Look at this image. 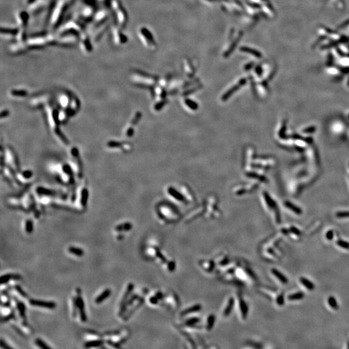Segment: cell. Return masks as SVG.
<instances>
[{"label":"cell","mask_w":349,"mask_h":349,"mask_svg":"<svg viewBox=\"0 0 349 349\" xmlns=\"http://www.w3.org/2000/svg\"><path fill=\"white\" fill-rule=\"evenodd\" d=\"M34 230L33 222L30 219H27L25 222V231L27 233H32Z\"/></svg>","instance_id":"obj_32"},{"label":"cell","mask_w":349,"mask_h":349,"mask_svg":"<svg viewBox=\"0 0 349 349\" xmlns=\"http://www.w3.org/2000/svg\"><path fill=\"white\" fill-rule=\"evenodd\" d=\"M40 1H41V0H24V2H25V4L29 7V6H30L33 4H35V3H37Z\"/></svg>","instance_id":"obj_43"},{"label":"cell","mask_w":349,"mask_h":349,"mask_svg":"<svg viewBox=\"0 0 349 349\" xmlns=\"http://www.w3.org/2000/svg\"><path fill=\"white\" fill-rule=\"evenodd\" d=\"M104 343V341L102 340H91L86 342L84 344V346L85 348H92V347H97L102 345Z\"/></svg>","instance_id":"obj_24"},{"label":"cell","mask_w":349,"mask_h":349,"mask_svg":"<svg viewBox=\"0 0 349 349\" xmlns=\"http://www.w3.org/2000/svg\"><path fill=\"white\" fill-rule=\"evenodd\" d=\"M29 302L30 305L32 306L42 307L47 309H54L56 306V303L53 301H46L38 300V299H30Z\"/></svg>","instance_id":"obj_14"},{"label":"cell","mask_w":349,"mask_h":349,"mask_svg":"<svg viewBox=\"0 0 349 349\" xmlns=\"http://www.w3.org/2000/svg\"><path fill=\"white\" fill-rule=\"evenodd\" d=\"M56 35L53 33L41 34L27 38L23 42H16L9 47V51L14 54H19L29 51L41 49L49 46H56Z\"/></svg>","instance_id":"obj_1"},{"label":"cell","mask_w":349,"mask_h":349,"mask_svg":"<svg viewBox=\"0 0 349 349\" xmlns=\"http://www.w3.org/2000/svg\"><path fill=\"white\" fill-rule=\"evenodd\" d=\"M95 1L97 2H109V0H95Z\"/></svg>","instance_id":"obj_49"},{"label":"cell","mask_w":349,"mask_h":349,"mask_svg":"<svg viewBox=\"0 0 349 349\" xmlns=\"http://www.w3.org/2000/svg\"><path fill=\"white\" fill-rule=\"evenodd\" d=\"M300 282L305 286L307 289L310 290H313L315 288L314 285L310 281H309L308 279L305 278V277H301L300 278Z\"/></svg>","instance_id":"obj_27"},{"label":"cell","mask_w":349,"mask_h":349,"mask_svg":"<svg viewBox=\"0 0 349 349\" xmlns=\"http://www.w3.org/2000/svg\"><path fill=\"white\" fill-rule=\"evenodd\" d=\"M281 231H282V232H283L284 234H285V235H287V234L288 233V232H290L289 230H287L286 229H284V228L282 229V230H281Z\"/></svg>","instance_id":"obj_48"},{"label":"cell","mask_w":349,"mask_h":349,"mask_svg":"<svg viewBox=\"0 0 349 349\" xmlns=\"http://www.w3.org/2000/svg\"><path fill=\"white\" fill-rule=\"evenodd\" d=\"M201 310V306L200 305H195L194 306H193L192 307H190L189 308H188L186 310H185L183 313H182V316H186V315L188 314H190L191 313H194V312H199Z\"/></svg>","instance_id":"obj_28"},{"label":"cell","mask_w":349,"mask_h":349,"mask_svg":"<svg viewBox=\"0 0 349 349\" xmlns=\"http://www.w3.org/2000/svg\"><path fill=\"white\" fill-rule=\"evenodd\" d=\"M93 41L91 36H90L89 34L87 33L86 30L80 34L78 43H79L81 51L84 54H89L93 52Z\"/></svg>","instance_id":"obj_9"},{"label":"cell","mask_w":349,"mask_h":349,"mask_svg":"<svg viewBox=\"0 0 349 349\" xmlns=\"http://www.w3.org/2000/svg\"><path fill=\"white\" fill-rule=\"evenodd\" d=\"M109 13L107 9H106V8H101L97 9L93 20L89 24L88 27L89 31L91 32L95 28L107 23V22L109 21Z\"/></svg>","instance_id":"obj_8"},{"label":"cell","mask_w":349,"mask_h":349,"mask_svg":"<svg viewBox=\"0 0 349 349\" xmlns=\"http://www.w3.org/2000/svg\"><path fill=\"white\" fill-rule=\"evenodd\" d=\"M27 94V91L25 90H22V89H14L12 90V91H10V95L13 96H16V97H22V96H25Z\"/></svg>","instance_id":"obj_29"},{"label":"cell","mask_w":349,"mask_h":349,"mask_svg":"<svg viewBox=\"0 0 349 349\" xmlns=\"http://www.w3.org/2000/svg\"><path fill=\"white\" fill-rule=\"evenodd\" d=\"M85 25L80 20L74 18L65 21L64 24H62L58 29L57 33L71 32L76 34L79 36L80 33L85 30Z\"/></svg>","instance_id":"obj_6"},{"label":"cell","mask_w":349,"mask_h":349,"mask_svg":"<svg viewBox=\"0 0 349 349\" xmlns=\"http://www.w3.org/2000/svg\"><path fill=\"white\" fill-rule=\"evenodd\" d=\"M35 343L37 346H38L40 348H44V349H49L51 348L50 346H49L46 343H45L42 340H41L40 338H37L35 340Z\"/></svg>","instance_id":"obj_34"},{"label":"cell","mask_w":349,"mask_h":349,"mask_svg":"<svg viewBox=\"0 0 349 349\" xmlns=\"http://www.w3.org/2000/svg\"><path fill=\"white\" fill-rule=\"evenodd\" d=\"M14 288L16 290V291L18 292V293H19L22 297H25V298H27V297H28V295L27 294L26 292L23 290V288H22L19 285H15Z\"/></svg>","instance_id":"obj_35"},{"label":"cell","mask_w":349,"mask_h":349,"mask_svg":"<svg viewBox=\"0 0 349 349\" xmlns=\"http://www.w3.org/2000/svg\"><path fill=\"white\" fill-rule=\"evenodd\" d=\"M111 290L109 288L106 289L95 299V303L96 304L102 303L103 301H104L106 299H107L111 296Z\"/></svg>","instance_id":"obj_15"},{"label":"cell","mask_w":349,"mask_h":349,"mask_svg":"<svg viewBox=\"0 0 349 349\" xmlns=\"http://www.w3.org/2000/svg\"><path fill=\"white\" fill-rule=\"evenodd\" d=\"M199 321V319H196V318H192V319H188L187 321H186V324L188 326H194L195 324L197 323Z\"/></svg>","instance_id":"obj_39"},{"label":"cell","mask_w":349,"mask_h":349,"mask_svg":"<svg viewBox=\"0 0 349 349\" xmlns=\"http://www.w3.org/2000/svg\"><path fill=\"white\" fill-rule=\"evenodd\" d=\"M264 198H265V200H266V204H267L268 206L270 208L274 209V210H275V209H277L278 208L277 205L276 204V202L272 199V198L270 197V195H268L267 193L264 192Z\"/></svg>","instance_id":"obj_21"},{"label":"cell","mask_w":349,"mask_h":349,"mask_svg":"<svg viewBox=\"0 0 349 349\" xmlns=\"http://www.w3.org/2000/svg\"><path fill=\"white\" fill-rule=\"evenodd\" d=\"M133 288H134V285H133V283H129L128 285V286H127V289H126V290L125 294H124V295H123V298H122V301H121V303H120V307H122V306H123V305H125L126 303V301H127L128 299V298L129 297L130 294H131V292L133 291Z\"/></svg>","instance_id":"obj_17"},{"label":"cell","mask_w":349,"mask_h":349,"mask_svg":"<svg viewBox=\"0 0 349 349\" xmlns=\"http://www.w3.org/2000/svg\"><path fill=\"white\" fill-rule=\"evenodd\" d=\"M95 4L96 3L94 2L88 3L87 1L85 2L84 4L80 6L79 10L78 11V18L76 19L82 21L85 25L87 23L88 24H89L93 20L95 14L97 10V9H96Z\"/></svg>","instance_id":"obj_5"},{"label":"cell","mask_w":349,"mask_h":349,"mask_svg":"<svg viewBox=\"0 0 349 349\" xmlns=\"http://www.w3.org/2000/svg\"><path fill=\"white\" fill-rule=\"evenodd\" d=\"M328 303H329V305L334 310H337L339 308L338 305H337V303L336 299L333 297V296H330L329 299H328Z\"/></svg>","instance_id":"obj_33"},{"label":"cell","mask_w":349,"mask_h":349,"mask_svg":"<svg viewBox=\"0 0 349 349\" xmlns=\"http://www.w3.org/2000/svg\"><path fill=\"white\" fill-rule=\"evenodd\" d=\"M271 271H272V273L278 279H279L281 281V283H283V284H287L288 283V279L283 274H282L280 272H279L277 270H276L275 268H273V269H272Z\"/></svg>","instance_id":"obj_22"},{"label":"cell","mask_w":349,"mask_h":349,"mask_svg":"<svg viewBox=\"0 0 349 349\" xmlns=\"http://www.w3.org/2000/svg\"><path fill=\"white\" fill-rule=\"evenodd\" d=\"M285 205L286 208H288V209H290V210H292V211H294V213H296V214L297 215H301L302 213V210L301 208H299V207H297V206L294 205V204H292V202L286 201L285 202Z\"/></svg>","instance_id":"obj_25"},{"label":"cell","mask_w":349,"mask_h":349,"mask_svg":"<svg viewBox=\"0 0 349 349\" xmlns=\"http://www.w3.org/2000/svg\"><path fill=\"white\" fill-rule=\"evenodd\" d=\"M239 310H240L241 316L243 319H246L247 316V313H248V308H247L246 304L242 298L239 299Z\"/></svg>","instance_id":"obj_19"},{"label":"cell","mask_w":349,"mask_h":349,"mask_svg":"<svg viewBox=\"0 0 349 349\" xmlns=\"http://www.w3.org/2000/svg\"><path fill=\"white\" fill-rule=\"evenodd\" d=\"M12 318H14V314L13 313H12V314H8V316H5V317L3 318H2V322L7 321H8V320L11 319H12Z\"/></svg>","instance_id":"obj_45"},{"label":"cell","mask_w":349,"mask_h":349,"mask_svg":"<svg viewBox=\"0 0 349 349\" xmlns=\"http://www.w3.org/2000/svg\"><path fill=\"white\" fill-rule=\"evenodd\" d=\"M0 345H1V347H2V348H5V349H7V348H8V349L12 348L10 347L9 346H8V345H7V343L3 341V339L1 340V343H0Z\"/></svg>","instance_id":"obj_47"},{"label":"cell","mask_w":349,"mask_h":349,"mask_svg":"<svg viewBox=\"0 0 349 349\" xmlns=\"http://www.w3.org/2000/svg\"><path fill=\"white\" fill-rule=\"evenodd\" d=\"M73 0H57L54 5L49 15L48 24L51 29H58L62 25V20L67 10L73 3Z\"/></svg>","instance_id":"obj_2"},{"label":"cell","mask_w":349,"mask_h":349,"mask_svg":"<svg viewBox=\"0 0 349 349\" xmlns=\"http://www.w3.org/2000/svg\"><path fill=\"white\" fill-rule=\"evenodd\" d=\"M21 277L18 274H7L3 275L1 277V284L3 285L4 284L7 283L10 280L12 279H20Z\"/></svg>","instance_id":"obj_16"},{"label":"cell","mask_w":349,"mask_h":349,"mask_svg":"<svg viewBox=\"0 0 349 349\" xmlns=\"http://www.w3.org/2000/svg\"><path fill=\"white\" fill-rule=\"evenodd\" d=\"M336 217L338 218L349 217V211H339L336 213Z\"/></svg>","instance_id":"obj_38"},{"label":"cell","mask_w":349,"mask_h":349,"mask_svg":"<svg viewBox=\"0 0 349 349\" xmlns=\"http://www.w3.org/2000/svg\"><path fill=\"white\" fill-rule=\"evenodd\" d=\"M326 237L328 240H332L334 237V232L332 230L329 231L326 234Z\"/></svg>","instance_id":"obj_46"},{"label":"cell","mask_w":349,"mask_h":349,"mask_svg":"<svg viewBox=\"0 0 349 349\" xmlns=\"http://www.w3.org/2000/svg\"><path fill=\"white\" fill-rule=\"evenodd\" d=\"M112 41L117 46L124 45L128 41V37L122 31V29L115 24H112L110 27Z\"/></svg>","instance_id":"obj_10"},{"label":"cell","mask_w":349,"mask_h":349,"mask_svg":"<svg viewBox=\"0 0 349 349\" xmlns=\"http://www.w3.org/2000/svg\"><path fill=\"white\" fill-rule=\"evenodd\" d=\"M277 305H279V306H282V305H284L285 300H284L283 294H281L280 296H278V297L277 299Z\"/></svg>","instance_id":"obj_40"},{"label":"cell","mask_w":349,"mask_h":349,"mask_svg":"<svg viewBox=\"0 0 349 349\" xmlns=\"http://www.w3.org/2000/svg\"><path fill=\"white\" fill-rule=\"evenodd\" d=\"M18 33V27H2L1 28V36L6 40H16V36Z\"/></svg>","instance_id":"obj_13"},{"label":"cell","mask_w":349,"mask_h":349,"mask_svg":"<svg viewBox=\"0 0 349 349\" xmlns=\"http://www.w3.org/2000/svg\"><path fill=\"white\" fill-rule=\"evenodd\" d=\"M214 322H215V316H213V315L209 316V318L208 319L207 329H209V330L211 329L213 327V324H214Z\"/></svg>","instance_id":"obj_36"},{"label":"cell","mask_w":349,"mask_h":349,"mask_svg":"<svg viewBox=\"0 0 349 349\" xmlns=\"http://www.w3.org/2000/svg\"><path fill=\"white\" fill-rule=\"evenodd\" d=\"M109 6L114 19V24L121 29L125 27L128 21V16L120 0H110Z\"/></svg>","instance_id":"obj_3"},{"label":"cell","mask_w":349,"mask_h":349,"mask_svg":"<svg viewBox=\"0 0 349 349\" xmlns=\"http://www.w3.org/2000/svg\"><path fill=\"white\" fill-rule=\"evenodd\" d=\"M68 251L69 253L74 254L78 257H82L84 255V252L82 249L80 248L74 247V246H70L68 248Z\"/></svg>","instance_id":"obj_26"},{"label":"cell","mask_w":349,"mask_h":349,"mask_svg":"<svg viewBox=\"0 0 349 349\" xmlns=\"http://www.w3.org/2000/svg\"><path fill=\"white\" fill-rule=\"evenodd\" d=\"M18 28V33L16 36V42H23L27 40V30L29 24V14L26 10H21L18 11L15 16Z\"/></svg>","instance_id":"obj_4"},{"label":"cell","mask_w":349,"mask_h":349,"mask_svg":"<svg viewBox=\"0 0 349 349\" xmlns=\"http://www.w3.org/2000/svg\"><path fill=\"white\" fill-rule=\"evenodd\" d=\"M16 306H17V308H18V310L19 312L20 316L24 319H26L25 318H26V316H25L26 307H25V304L23 302L19 301L16 300Z\"/></svg>","instance_id":"obj_18"},{"label":"cell","mask_w":349,"mask_h":349,"mask_svg":"<svg viewBox=\"0 0 349 349\" xmlns=\"http://www.w3.org/2000/svg\"><path fill=\"white\" fill-rule=\"evenodd\" d=\"M233 305H234V299L233 298H231L228 300V305L226 307V308L224 309V310L223 312V316L224 317L228 316L229 315L231 314V312L232 310Z\"/></svg>","instance_id":"obj_23"},{"label":"cell","mask_w":349,"mask_h":349,"mask_svg":"<svg viewBox=\"0 0 349 349\" xmlns=\"http://www.w3.org/2000/svg\"><path fill=\"white\" fill-rule=\"evenodd\" d=\"M87 197H88V193H87V191L84 188V189H83L82 191V193H81V199H80V203L82 206L83 207H85L87 205Z\"/></svg>","instance_id":"obj_30"},{"label":"cell","mask_w":349,"mask_h":349,"mask_svg":"<svg viewBox=\"0 0 349 349\" xmlns=\"http://www.w3.org/2000/svg\"><path fill=\"white\" fill-rule=\"evenodd\" d=\"M133 226L132 224L130 222H125L123 224H118V226L115 227V230L118 232H128L132 228Z\"/></svg>","instance_id":"obj_20"},{"label":"cell","mask_w":349,"mask_h":349,"mask_svg":"<svg viewBox=\"0 0 349 349\" xmlns=\"http://www.w3.org/2000/svg\"><path fill=\"white\" fill-rule=\"evenodd\" d=\"M76 292H77V297H76V299L77 303V307L80 312V319L82 322H85L87 321V316L85 311L84 301L81 296V290L80 288H76Z\"/></svg>","instance_id":"obj_12"},{"label":"cell","mask_w":349,"mask_h":349,"mask_svg":"<svg viewBox=\"0 0 349 349\" xmlns=\"http://www.w3.org/2000/svg\"><path fill=\"white\" fill-rule=\"evenodd\" d=\"M304 297H305V294H304L303 292H297V293L293 294H291V295L288 296V299L290 300V301L299 300V299H302Z\"/></svg>","instance_id":"obj_31"},{"label":"cell","mask_w":349,"mask_h":349,"mask_svg":"<svg viewBox=\"0 0 349 349\" xmlns=\"http://www.w3.org/2000/svg\"><path fill=\"white\" fill-rule=\"evenodd\" d=\"M289 231H290L291 233H294V234H295V235H297V236H299V235H301V232H300V230H298L297 228H296V227H294V226H291Z\"/></svg>","instance_id":"obj_41"},{"label":"cell","mask_w":349,"mask_h":349,"mask_svg":"<svg viewBox=\"0 0 349 349\" xmlns=\"http://www.w3.org/2000/svg\"><path fill=\"white\" fill-rule=\"evenodd\" d=\"M107 343H108V345H109L112 346H114L115 348H119V347H120V345H121V343H117L112 341V340H108V341H107Z\"/></svg>","instance_id":"obj_44"},{"label":"cell","mask_w":349,"mask_h":349,"mask_svg":"<svg viewBox=\"0 0 349 349\" xmlns=\"http://www.w3.org/2000/svg\"><path fill=\"white\" fill-rule=\"evenodd\" d=\"M315 131H316V128L315 126H311L308 128H306L303 130L304 133H312Z\"/></svg>","instance_id":"obj_42"},{"label":"cell","mask_w":349,"mask_h":349,"mask_svg":"<svg viewBox=\"0 0 349 349\" xmlns=\"http://www.w3.org/2000/svg\"><path fill=\"white\" fill-rule=\"evenodd\" d=\"M138 35L142 42L147 48H153L155 46L154 40L151 33L145 27H141L139 29Z\"/></svg>","instance_id":"obj_11"},{"label":"cell","mask_w":349,"mask_h":349,"mask_svg":"<svg viewBox=\"0 0 349 349\" xmlns=\"http://www.w3.org/2000/svg\"><path fill=\"white\" fill-rule=\"evenodd\" d=\"M109 2H110V0H109Z\"/></svg>","instance_id":"obj_50"},{"label":"cell","mask_w":349,"mask_h":349,"mask_svg":"<svg viewBox=\"0 0 349 349\" xmlns=\"http://www.w3.org/2000/svg\"><path fill=\"white\" fill-rule=\"evenodd\" d=\"M56 46L60 47H73L79 40V36L71 32L56 33Z\"/></svg>","instance_id":"obj_7"},{"label":"cell","mask_w":349,"mask_h":349,"mask_svg":"<svg viewBox=\"0 0 349 349\" xmlns=\"http://www.w3.org/2000/svg\"><path fill=\"white\" fill-rule=\"evenodd\" d=\"M337 244L339 246L345 249H349V243L342 240H338L337 241Z\"/></svg>","instance_id":"obj_37"}]
</instances>
